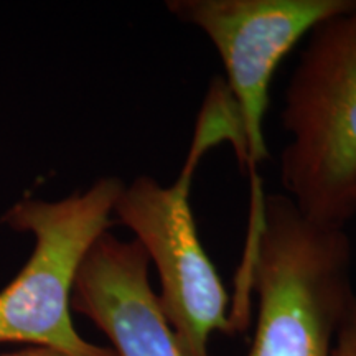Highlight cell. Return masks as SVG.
<instances>
[{"instance_id":"obj_5","label":"cell","mask_w":356,"mask_h":356,"mask_svg":"<svg viewBox=\"0 0 356 356\" xmlns=\"http://www.w3.org/2000/svg\"><path fill=\"white\" fill-rule=\"evenodd\" d=\"M356 0H168L173 19L207 35L226 71L238 111L251 175V208L266 193L257 168L269 155L264 119L279 65L315 26L348 10Z\"/></svg>"},{"instance_id":"obj_6","label":"cell","mask_w":356,"mask_h":356,"mask_svg":"<svg viewBox=\"0 0 356 356\" xmlns=\"http://www.w3.org/2000/svg\"><path fill=\"white\" fill-rule=\"evenodd\" d=\"M150 261L136 239L104 233L79 269L71 310L91 320L118 356H185L150 284Z\"/></svg>"},{"instance_id":"obj_8","label":"cell","mask_w":356,"mask_h":356,"mask_svg":"<svg viewBox=\"0 0 356 356\" xmlns=\"http://www.w3.org/2000/svg\"><path fill=\"white\" fill-rule=\"evenodd\" d=\"M0 356H65V355L58 353V351H55V350L40 348V346H29V348L17 351V353H7V355H0Z\"/></svg>"},{"instance_id":"obj_2","label":"cell","mask_w":356,"mask_h":356,"mask_svg":"<svg viewBox=\"0 0 356 356\" xmlns=\"http://www.w3.org/2000/svg\"><path fill=\"white\" fill-rule=\"evenodd\" d=\"M280 119L284 195L310 221L346 229L356 216V3L309 33Z\"/></svg>"},{"instance_id":"obj_4","label":"cell","mask_w":356,"mask_h":356,"mask_svg":"<svg viewBox=\"0 0 356 356\" xmlns=\"http://www.w3.org/2000/svg\"><path fill=\"white\" fill-rule=\"evenodd\" d=\"M226 140L216 118L198 115L184 170L172 185L150 175L124 186L114 218L131 229L155 267L159 304L185 356H210L215 333L233 335L231 297L200 239L190 203L193 172L211 147Z\"/></svg>"},{"instance_id":"obj_3","label":"cell","mask_w":356,"mask_h":356,"mask_svg":"<svg viewBox=\"0 0 356 356\" xmlns=\"http://www.w3.org/2000/svg\"><path fill=\"white\" fill-rule=\"evenodd\" d=\"M126 181L101 177L89 188L61 200L25 197L0 222L33 236V251L0 291V343H26L65 356H118L84 340L71 318V296L92 246L114 225V208Z\"/></svg>"},{"instance_id":"obj_7","label":"cell","mask_w":356,"mask_h":356,"mask_svg":"<svg viewBox=\"0 0 356 356\" xmlns=\"http://www.w3.org/2000/svg\"><path fill=\"white\" fill-rule=\"evenodd\" d=\"M333 356H356V292L338 330Z\"/></svg>"},{"instance_id":"obj_1","label":"cell","mask_w":356,"mask_h":356,"mask_svg":"<svg viewBox=\"0 0 356 356\" xmlns=\"http://www.w3.org/2000/svg\"><path fill=\"white\" fill-rule=\"evenodd\" d=\"M346 229L310 221L284 193H269L248 236L231 297L229 322L244 333L257 320L248 356H333L353 299Z\"/></svg>"}]
</instances>
